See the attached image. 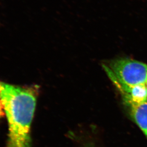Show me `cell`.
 <instances>
[{
    "label": "cell",
    "instance_id": "6da1fadb",
    "mask_svg": "<svg viewBox=\"0 0 147 147\" xmlns=\"http://www.w3.org/2000/svg\"><path fill=\"white\" fill-rule=\"evenodd\" d=\"M0 96L8 126L5 147H31V128L36 108V87H24L0 82Z\"/></svg>",
    "mask_w": 147,
    "mask_h": 147
},
{
    "label": "cell",
    "instance_id": "7a4b0ae2",
    "mask_svg": "<svg viewBox=\"0 0 147 147\" xmlns=\"http://www.w3.org/2000/svg\"><path fill=\"white\" fill-rule=\"evenodd\" d=\"M105 71L115 86H133L145 84L147 80V65L129 58L111 61L104 65Z\"/></svg>",
    "mask_w": 147,
    "mask_h": 147
},
{
    "label": "cell",
    "instance_id": "3957f363",
    "mask_svg": "<svg viewBox=\"0 0 147 147\" xmlns=\"http://www.w3.org/2000/svg\"><path fill=\"white\" fill-rule=\"evenodd\" d=\"M123 98L124 101H131L140 103L147 100V87L146 84L137 85L135 86L117 85Z\"/></svg>",
    "mask_w": 147,
    "mask_h": 147
},
{
    "label": "cell",
    "instance_id": "277c9868",
    "mask_svg": "<svg viewBox=\"0 0 147 147\" xmlns=\"http://www.w3.org/2000/svg\"><path fill=\"white\" fill-rule=\"evenodd\" d=\"M124 102L129 108L132 118L147 138V100L140 103Z\"/></svg>",
    "mask_w": 147,
    "mask_h": 147
},
{
    "label": "cell",
    "instance_id": "5b68a950",
    "mask_svg": "<svg viewBox=\"0 0 147 147\" xmlns=\"http://www.w3.org/2000/svg\"><path fill=\"white\" fill-rule=\"evenodd\" d=\"M5 116V113L4 110V105L3 104V100L0 96V119Z\"/></svg>",
    "mask_w": 147,
    "mask_h": 147
},
{
    "label": "cell",
    "instance_id": "8992f818",
    "mask_svg": "<svg viewBox=\"0 0 147 147\" xmlns=\"http://www.w3.org/2000/svg\"><path fill=\"white\" fill-rule=\"evenodd\" d=\"M84 147H96L93 143H86V144L85 145Z\"/></svg>",
    "mask_w": 147,
    "mask_h": 147
},
{
    "label": "cell",
    "instance_id": "52a82bcc",
    "mask_svg": "<svg viewBox=\"0 0 147 147\" xmlns=\"http://www.w3.org/2000/svg\"><path fill=\"white\" fill-rule=\"evenodd\" d=\"M146 84V86H147V81H146V84Z\"/></svg>",
    "mask_w": 147,
    "mask_h": 147
}]
</instances>
